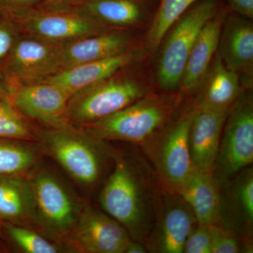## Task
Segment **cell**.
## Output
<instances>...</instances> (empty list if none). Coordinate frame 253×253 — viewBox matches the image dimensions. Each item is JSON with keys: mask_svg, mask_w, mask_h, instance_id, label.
I'll use <instances>...</instances> for the list:
<instances>
[{"mask_svg": "<svg viewBox=\"0 0 253 253\" xmlns=\"http://www.w3.org/2000/svg\"><path fill=\"white\" fill-rule=\"evenodd\" d=\"M113 163L99 193V207L142 242L154 226L162 188L140 149L113 147Z\"/></svg>", "mask_w": 253, "mask_h": 253, "instance_id": "obj_1", "label": "cell"}, {"mask_svg": "<svg viewBox=\"0 0 253 253\" xmlns=\"http://www.w3.org/2000/svg\"><path fill=\"white\" fill-rule=\"evenodd\" d=\"M37 143L80 187L91 191L104 179L113 163V146L83 128L65 124L37 129Z\"/></svg>", "mask_w": 253, "mask_h": 253, "instance_id": "obj_2", "label": "cell"}, {"mask_svg": "<svg viewBox=\"0 0 253 253\" xmlns=\"http://www.w3.org/2000/svg\"><path fill=\"white\" fill-rule=\"evenodd\" d=\"M27 176L33 194V229L69 251L68 240L86 201L62 176L41 162Z\"/></svg>", "mask_w": 253, "mask_h": 253, "instance_id": "obj_3", "label": "cell"}, {"mask_svg": "<svg viewBox=\"0 0 253 253\" xmlns=\"http://www.w3.org/2000/svg\"><path fill=\"white\" fill-rule=\"evenodd\" d=\"M182 106L181 93L151 92L83 129L109 142L123 141L139 146L170 123Z\"/></svg>", "mask_w": 253, "mask_h": 253, "instance_id": "obj_4", "label": "cell"}, {"mask_svg": "<svg viewBox=\"0 0 253 253\" xmlns=\"http://www.w3.org/2000/svg\"><path fill=\"white\" fill-rule=\"evenodd\" d=\"M194 112V101L181 106L170 123L139 146L166 191L179 194L194 171L189 142Z\"/></svg>", "mask_w": 253, "mask_h": 253, "instance_id": "obj_5", "label": "cell"}, {"mask_svg": "<svg viewBox=\"0 0 253 253\" xmlns=\"http://www.w3.org/2000/svg\"><path fill=\"white\" fill-rule=\"evenodd\" d=\"M120 72L71 96L67 111L69 124L83 128L153 92L144 75L120 74Z\"/></svg>", "mask_w": 253, "mask_h": 253, "instance_id": "obj_6", "label": "cell"}, {"mask_svg": "<svg viewBox=\"0 0 253 253\" xmlns=\"http://www.w3.org/2000/svg\"><path fill=\"white\" fill-rule=\"evenodd\" d=\"M220 8L218 0H199L166 33L160 45L156 75L158 85L163 91L175 92L179 89L186 61L195 42L205 25Z\"/></svg>", "mask_w": 253, "mask_h": 253, "instance_id": "obj_7", "label": "cell"}, {"mask_svg": "<svg viewBox=\"0 0 253 253\" xmlns=\"http://www.w3.org/2000/svg\"><path fill=\"white\" fill-rule=\"evenodd\" d=\"M253 162V89H244L228 111L212 174L221 185Z\"/></svg>", "mask_w": 253, "mask_h": 253, "instance_id": "obj_8", "label": "cell"}, {"mask_svg": "<svg viewBox=\"0 0 253 253\" xmlns=\"http://www.w3.org/2000/svg\"><path fill=\"white\" fill-rule=\"evenodd\" d=\"M9 18L32 37L58 44L109 31L76 6L41 5L18 11Z\"/></svg>", "mask_w": 253, "mask_h": 253, "instance_id": "obj_9", "label": "cell"}, {"mask_svg": "<svg viewBox=\"0 0 253 253\" xmlns=\"http://www.w3.org/2000/svg\"><path fill=\"white\" fill-rule=\"evenodd\" d=\"M197 224L183 196L163 189L154 226L143 244L148 253H183L186 239Z\"/></svg>", "mask_w": 253, "mask_h": 253, "instance_id": "obj_10", "label": "cell"}, {"mask_svg": "<svg viewBox=\"0 0 253 253\" xmlns=\"http://www.w3.org/2000/svg\"><path fill=\"white\" fill-rule=\"evenodd\" d=\"M62 44L35 37L18 39L2 65V75L9 84L41 83L60 71Z\"/></svg>", "mask_w": 253, "mask_h": 253, "instance_id": "obj_11", "label": "cell"}, {"mask_svg": "<svg viewBox=\"0 0 253 253\" xmlns=\"http://www.w3.org/2000/svg\"><path fill=\"white\" fill-rule=\"evenodd\" d=\"M127 231L104 211L86 202L68 240L71 253H125Z\"/></svg>", "mask_w": 253, "mask_h": 253, "instance_id": "obj_12", "label": "cell"}, {"mask_svg": "<svg viewBox=\"0 0 253 253\" xmlns=\"http://www.w3.org/2000/svg\"><path fill=\"white\" fill-rule=\"evenodd\" d=\"M10 101L28 119L45 126L68 124L71 96L59 86L46 83L9 84Z\"/></svg>", "mask_w": 253, "mask_h": 253, "instance_id": "obj_13", "label": "cell"}, {"mask_svg": "<svg viewBox=\"0 0 253 253\" xmlns=\"http://www.w3.org/2000/svg\"><path fill=\"white\" fill-rule=\"evenodd\" d=\"M216 224L239 237L253 238V166L220 185Z\"/></svg>", "mask_w": 253, "mask_h": 253, "instance_id": "obj_14", "label": "cell"}, {"mask_svg": "<svg viewBox=\"0 0 253 253\" xmlns=\"http://www.w3.org/2000/svg\"><path fill=\"white\" fill-rule=\"evenodd\" d=\"M226 68L237 73L244 89H253V25L251 19L226 14L217 51Z\"/></svg>", "mask_w": 253, "mask_h": 253, "instance_id": "obj_15", "label": "cell"}, {"mask_svg": "<svg viewBox=\"0 0 253 253\" xmlns=\"http://www.w3.org/2000/svg\"><path fill=\"white\" fill-rule=\"evenodd\" d=\"M194 104L189 134L191 162L195 171L212 172L229 111H215Z\"/></svg>", "mask_w": 253, "mask_h": 253, "instance_id": "obj_16", "label": "cell"}, {"mask_svg": "<svg viewBox=\"0 0 253 253\" xmlns=\"http://www.w3.org/2000/svg\"><path fill=\"white\" fill-rule=\"evenodd\" d=\"M144 51L136 48L109 59L83 63L62 70L41 83L59 86L70 96L104 81L143 58Z\"/></svg>", "mask_w": 253, "mask_h": 253, "instance_id": "obj_17", "label": "cell"}, {"mask_svg": "<svg viewBox=\"0 0 253 253\" xmlns=\"http://www.w3.org/2000/svg\"><path fill=\"white\" fill-rule=\"evenodd\" d=\"M227 14L220 8L201 30L186 61L181 77L179 90L184 94L200 91L207 77L213 59L217 53L223 23Z\"/></svg>", "mask_w": 253, "mask_h": 253, "instance_id": "obj_18", "label": "cell"}, {"mask_svg": "<svg viewBox=\"0 0 253 253\" xmlns=\"http://www.w3.org/2000/svg\"><path fill=\"white\" fill-rule=\"evenodd\" d=\"M130 35L108 31L62 44L60 52V71L100 60L109 59L136 49Z\"/></svg>", "mask_w": 253, "mask_h": 253, "instance_id": "obj_19", "label": "cell"}, {"mask_svg": "<svg viewBox=\"0 0 253 253\" xmlns=\"http://www.w3.org/2000/svg\"><path fill=\"white\" fill-rule=\"evenodd\" d=\"M76 8L108 28H130L151 23L155 0H84Z\"/></svg>", "mask_w": 253, "mask_h": 253, "instance_id": "obj_20", "label": "cell"}, {"mask_svg": "<svg viewBox=\"0 0 253 253\" xmlns=\"http://www.w3.org/2000/svg\"><path fill=\"white\" fill-rule=\"evenodd\" d=\"M243 89L239 75L226 67L217 52L194 102L206 109L229 111Z\"/></svg>", "mask_w": 253, "mask_h": 253, "instance_id": "obj_21", "label": "cell"}, {"mask_svg": "<svg viewBox=\"0 0 253 253\" xmlns=\"http://www.w3.org/2000/svg\"><path fill=\"white\" fill-rule=\"evenodd\" d=\"M27 175H0L1 224L11 223L33 229V194Z\"/></svg>", "mask_w": 253, "mask_h": 253, "instance_id": "obj_22", "label": "cell"}, {"mask_svg": "<svg viewBox=\"0 0 253 253\" xmlns=\"http://www.w3.org/2000/svg\"><path fill=\"white\" fill-rule=\"evenodd\" d=\"M179 194L191 206L198 224H217L220 185L212 172L194 170Z\"/></svg>", "mask_w": 253, "mask_h": 253, "instance_id": "obj_23", "label": "cell"}, {"mask_svg": "<svg viewBox=\"0 0 253 253\" xmlns=\"http://www.w3.org/2000/svg\"><path fill=\"white\" fill-rule=\"evenodd\" d=\"M42 156L36 141L0 138V175H27Z\"/></svg>", "mask_w": 253, "mask_h": 253, "instance_id": "obj_24", "label": "cell"}, {"mask_svg": "<svg viewBox=\"0 0 253 253\" xmlns=\"http://www.w3.org/2000/svg\"><path fill=\"white\" fill-rule=\"evenodd\" d=\"M199 0H160L146 36V47L156 52L173 24Z\"/></svg>", "mask_w": 253, "mask_h": 253, "instance_id": "obj_25", "label": "cell"}, {"mask_svg": "<svg viewBox=\"0 0 253 253\" xmlns=\"http://www.w3.org/2000/svg\"><path fill=\"white\" fill-rule=\"evenodd\" d=\"M1 227L15 247L21 252L69 253L67 248L51 241L33 228L11 223H1Z\"/></svg>", "mask_w": 253, "mask_h": 253, "instance_id": "obj_26", "label": "cell"}, {"mask_svg": "<svg viewBox=\"0 0 253 253\" xmlns=\"http://www.w3.org/2000/svg\"><path fill=\"white\" fill-rule=\"evenodd\" d=\"M0 138L37 141V129L10 100L0 99Z\"/></svg>", "mask_w": 253, "mask_h": 253, "instance_id": "obj_27", "label": "cell"}, {"mask_svg": "<svg viewBox=\"0 0 253 253\" xmlns=\"http://www.w3.org/2000/svg\"><path fill=\"white\" fill-rule=\"evenodd\" d=\"M253 241V238L239 237L215 224L212 253H252Z\"/></svg>", "mask_w": 253, "mask_h": 253, "instance_id": "obj_28", "label": "cell"}, {"mask_svg": "<svg viewBox=\"0 0 253 253\" xmlns=\"http://www.w3.org/2000/svg\"><path fill=\"white\" fill-rule=\"evenodd\" d=\"M215 224H198L186 239L183 253H212Z\"/></svg>", "mask_w": 253, "mask_h": 253, "instance_id": "obj_29", "label": "cell"}, {"mask_svg": "<svg viewBox=\"0 0 253 253\" xmlns=\"http://www.w3.org/2000/svg\"><path fill=\"white\" fill-rule=\"evenodd\" d=\"M17 40L16 23L0 14V67Z\"/></svg>", "mask_w": 253, "mask_h": 253, "instance_id": "obj_30", "label": "cell"}, {"mask_svg": "<svg viewBox=\"0 0 253 253\" xmlns=\"http://www.w3.org/2000/svg\"><path fill=\"white\" fill-rule=\"evenodd\" d=\"M41 4L42 0H0V14L9 18L18 11Z\"/></svg>", "mask_w": 253, "mask_h": 253, "instance_id": "obj_31", "label": "cell"}, {"mask_svg": "<svg viewBox=\"0 0 253 253\" xmlns=\"http://www.w3.org/2000/svg\"><path fill=\"white\" fill-rule=\"evenodd\" d=\"M233 12L252 19L253 18V0H227Z\"/></svg>", "mask_w": 253, "mask_h": 253, "instance_id": "obj_32", "label": "cell"}, {"mask_svg": "<svg viewBox=\"0 0 253 253\" xmlns=\"http://www.w3.org/2000/svg\"><path fill=\"white\" fill-rule=\"evenodd\" d=\"M84 0H42L41 5L49 6H77Z\"/></svg>", "mask_w": 253, "mask_h": 253, "instance_id": "obj_33", "label": "cell"}, {"mask_svg": "<svg viewBox=\"0 0 253 253\" xmlns=\"http://www.w3.org/2000/svg\"><path fill=\"white\" fill-rule=\"evenodd\" d=\"M148 251L144 245L140 241L130 240L126 245L125 253H147Z\"/></svg>", "mask_w": 253, "mask_h": 253, "instance_id": "obj_34", "label": "cell"}, {"mask_svg": "<svg viewBox=\"0 0 253 253\" xmlns=\"http://www.w3.org/2000/svg\"><path fill=\"white\" fill-rule=\"evenodd\" d=\"M0 99L10 100L9 84L0 74Z\"/></svg>", "mask_w": 253, "mask_h": 253, "instance_id": "obj_35", "label": "cell"}, {"mask_svg": "<svg viewBox=\"0 0 253 253\" xmlns=\"http://www.w3.org/2000/svg\"><path fill=\"white\" fill-rule=\"evenodd\" d=\"M0 228H1V223H0Z\"/></svg>", "mask_w": 253, "mask_h": 253, "instance_id": "obj_36", "label": "cell"}]
</instances>
